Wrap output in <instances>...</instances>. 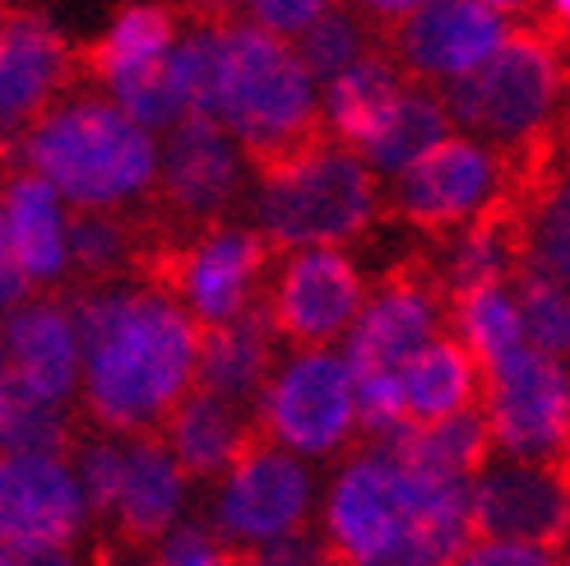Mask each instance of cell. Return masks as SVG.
<instances>
[{
	"label": "cell",
	"mask_w": 570,
	"mask_h": 566,
	"mask_svg": "<svg viewBox=\"0 0 570 566\" xmlns=\"http://www.w3.org/2000/svg\"><path fill=\"white\" fill-rule=\"evenodd\" d=\"M348 6L366 19V23H372V33H390V28H399V23H404L409 14H417L422 6H426V0H348Z\"/></svg>",
	"instance_id": "cell-36"
},
{
	"label": "cell",
	"mask_w": 570,
	"mask_h": 566,
	"mask_svg": "<svg viewBox=\"0 0 570 566\" xmlns=\"http://www.w3.org/2000/svg\"><path fill=\"white\" fill-rule=\"evenodd\" d=\"M0 566H75L70 548H0Z\"/></svg>",
	"instance_id": "cell-37"
},
{
	"label": "cell",
	"mask_w": 570,
	"mask_h": 566,
	"mask_svg": "<svg viewBox=\"0 0 570 566\" xmlns=\"http://www.w3.org/2000/svg\"><path fill=\"white\" fill-rule=\"evenodd\" d=\"M70 450V422L56 404H38L19 394L14 413L0 432V456H42V460H61Z\"/></svg>",
	"instance_id": "cell-31"
},
{
	"label": "cell",
	"mask_w": 570,
	"mask_h": 566,
	"mask_svg": "<svg viewBox=\"0 0 570 566\" xmlns=\"http://www.w3.org/2000/svg\"><path fill=\"white\" fill-rule=\"evenodd\" d=\"M510 23L492 14L482 0H426L417 14L381 38L399 70H409L417 84L432 79H464L505 42Z\"/></svg>",
	"instance_id": "cell-13"
},
{
	"label": "cell",
	"mask_w": 570,
	"mask_h": 566,
	"mask_svg": "<svg viewBox=\"0 0 570 566\" xmlns=\"http://www.w3.org/2000/svg\"><path fill=\"white\" fill-rule=\"evenodd\" d=\"M83 516L66 460L0 456V548H70Z\"/></svg>",
	"instance_id": "cell-16"
},
{
	"label": "cell",
	"mask_w": 570,
	"mask_h": 566,
	"mask_svg": "<svg viewBox=\"0 0 570 566\" xmlns=\"http://www.w3.org/2000/svg\"><path fill=\"white\" fill-rule=\"evenodd\" d=\"M561 84V28L510 23L505 42L473 75L454 79L441 107L450 126H469L492 139L488 149L510 154L557 130Z\"/></svg>",
	"instance_id": "cell-4"
},
{
	"label": "cell",
	"mask_w": 570,
	"mask_h": 566,
	"mask_svg": "<svg viewBox=\"0 0 570 566\" xmlns=\"http://www.w3.org/2000/svg\"><path fill=\"white\" fill-rule=\"evenodd\" d=\"M242 6L255 14V28H265V33L288 42L311 19H321L330 10V0H242Z\"/></svg>",
	"instance_id": "cell-33"
},
{
	"label": "cell",
	"mask_w": 570,
	"mask_h": 566,
	"mask_svg": "<svg viewBox=\"0 0 570 566\" xmlns=\"http://www.w3.org/2000/svg\"><path fill=\"white\" fill-rule=\"evenodd\" d=\"M28 173L75 209H121L158 177V145L126 111L94 94H66L19 139Z\"/></svg>",
	"instance_id": "cell-3"
},
{
	"label": "cell",
	"mask_w": 570,
	"mask_h": 566,
	"mask_svg": "<svg viewBox=\"0 0 570 566\" xmlns=\"http://www.w3.org/2000/svg\"><path fill=\"white\" fill-rule=\"evenodd\" d=\"M66 311L89 413L111 432L163 428L195 381L199 325L154 289H94Z\"/></svg>",
	"instance_id": "cell-1"
},
{
	"label": "cell",
	"mask_w": 570,
	"mask_h": 566,
	"mask_svg": "<svg viewBox=\"0 0 570 566\" xmlns=\"http://www.w3.org/2000/svg\"><path fill=\"white\" fill-rule=\"evenodd\" d=\"M515 283V316H520V330H524V344L543 358H557L566 353V339H570V321H566V289L548 279H533V274H520L510 279Z\"/></svg>",
	"instance_id": "cell-30"
},
{
	"label": "cell",
	"mask_w": 570,
	"mask_h": 566,
	"mask_svg": "<svg viewBox=\"0 0 570 566\" xmlns=\"http://www.w3.org/2000/svg\"><path fill=\"white\" fill-rule=\"evenodd\" d=\"M399 94H404V70L394 66V56L385 47H372L344 75H334L325 84L321 121L330 139H338L344 149H366L390 121Z\"/></svg>",
	"instance_id": "cell-20"
},
{
	"label": "cell",
	"mask_w": 570,
	"mask_h": 566,
	"mask_svg": "<svg viewBox=\"0 0 570 566\" xmlns=\"http://www.w3.org/2000/svg\"><path fill=\"white\" fill-rule=\"evenodd\" d=\"M445 311V297L436 289V279L426 274L422 261L399 265L381 289L372 293L353 321V339H348V377L353 381H381V377H399L422 344L436 339V321Z\"/></svg>",
	"instance_id": "cell-11"
},
{
	"label": "cell",
	"mask_w": 570,
	"mask_h": 566,
	"mask_svg": "<svg viewBox=\"0 0 570 566\" xmlns=\"http://www.w3.org/2000/svg\"><path fill=\"white\" fill-rule=\"evenodd\" d=\"M117 484H121V446H111V441L79 446L75 488H79V497H83V511L107 516L111 501H117Z\"/></svg>",
	"instance_id": "cell-32"
},
{
	"label": "cell",
	"mask_w": 570,
	"mask_h": 566,
	"mask_svg": "<svg viewBox=\"0 0 570 566\" xmlns=\"http://www.w3.org/2000/svg\"><path fill=\"white\" fill-rule=\"evenodd\" d=\"M311 506V478L297 456L278 450L265 432H255L246 450L227 469V484L218 492V529L237 544H278L302 529Z\"/></svg>",
	"instance_id": "cell-10"
},
{
	"label": "cell",
	"mask_w": 570,
	"mask_h": 566,
	"mask_svg": "<svg viewBox=\"0 0 570 566\" xmlns=\"http://www.w3.org/2000/svg\"><path fill=\"white\" fill-rule=\"evenodd\" d=\"M186 497V474L173 465L167 446L154 437H139L135 446L121 450V484H117V525L126 539L149 544L163 539V529L177 520Z\"/></svg>",
	"instance_id": "cell-21"
},
{
	"label": "cell",
	"mask_w": 570,
	"mask_h": 566,
	"mask_svg": "<svg viewBox=\"0 0 570 566\" xmlns=\"http://www.w3.org/2000/svg\"><path fill=\"white\" fill-rule=\"evenodd\" d=\"M366 38L376 42V33H372V23H366L348 0L344 6H334V10H325L321 19H311L302 33H297V61H302V70L311 75V79H334V75H344L357 56H366L372 47H366ZM381 47V42H376Z\"/></svg>",
	"instance_id": "cell-28"
},
{
	"label": "cell",
	"mask_w": 570,
	"mask_h": 566,
	"mask_svg": "<svg viewBox=\"0 0 570 566\" xmlns=\"http://www.w3.org/2000/svg\"><path fill=\"white\" fill-rule=\"evenodd\" d=\"M274 377V330L265 311H242L237 321L199 330L195 344V390L214 394V400L246 409L261 400Z\"/></svg>",
	"instance_id": "cell-18"
},
{
	"label": "cell",
	"mask_w": 570,
	"mask_h": 566,
	"mask_svg": "<svg viewBox=\"0 0 570 566\" xmlns=\"http://www.w3.org/2000/svg\"><path fill=\"white\" fill-rule=\"evenodd\" d=\"M214 121L242 139L250 167L261 177L321 149L330 130L321 121L316 79L297 61L293 42H283L255 23L223 28V75Z\"/></svg>",
	"instance_id": "cell-2"
},
{
	"label": "cell",
	"mask_w": 570,
	"mask_h": 566,
	"mask_svg": "<svg viewBox=\"0 0 570 566\" xmlns=\"http://www.w3.org/2000/svg\"><path fill=\"white\" fill-rule=\"evenodd\" d=\"M454 321H460V334H464L460 344L478 362V372H488V367L524 349V330H520L510 289H478L454 297Z\"/></svg>",
	"instance_id": "cell-27"
},
{
	"label": "cell",
	"mask_w": 570,
	"mask_h": 566,
	"mask_svg": "<svg viewBox=\"0 0 570 566\" xmlns=\"http://www.w3.org/2000/svg\"><path fill=\"white\" fill-rule=\"evenodd\" d=\"M450 566H561L552 548L533 544H501V539H473L454 553Z\"/></svg>",
	"instance_id": "cell-34"
},
{
	"label": "cell",
	"mask_w": 570,
	"mask_h": 566,
	"mask_svg": "<svg viewBox=\"0 0 570 566\" xmlns=\"http://www.w3.org/2000/svg\"><path fill=\"white\" fill-rule=\"evenodd\" d=\"M445 135H454V126H450L445 107H441V94H432L426 84H404L390 121L381 126V135L357 158L372 167V173L399 177L409 163H417L432 145H441Z\"/></svg>",
	"instance_id": "cell-25"
},
{
	"label": "cell",
	"mask_w": 570,
	"mask_h": 566,
	"mask_svg": "<svg viewBox=\"0 0 570 566\" xmlns=\"http://www.w3.org/2000/svg\"><path fill=\"white\" fill-rule=\"evenodd\" d=\"M163 432H167V456H173V465L181 474H199V478L233 469V460L255 437L242 409L223 404L195 386L177 400V409L163 418Z\"/></svg>",
	"instance_id": "cell-22"
},
{
	"label": "cell",
	"mask_w": 570,
	"mask_h": 566,
	"mask_svg": "<svg viewBox=\"0 0 570 566\" xmlns=\"http://www.w3.org/2000/svg\"><path fill=\"white\" fill-rule=\"evenodd\" d=\"M75 79V51L56 28L23 10L0 6V154L14 149V135H23L51 103H61Z\"/></svg>",
	"instance_id": "cell-12"
},
{
	"label": "cell",
	"mask_w": 570,
	"mask_h": 566,
	"mask_svg": "<svg viewBox=\"0 0 570 566\" xmlns=\"http://www.w3.org/2000/svg\"><path fill=\"white\" fill-rule=\"evenodd\" d=\"M158 205L167 228H218L242 195V154L218 121L181 117L158 158Z\"/></svg>",
	"instance_id": "cell-9"
},
{
	"label": "cell",
	"mask_w": 570,
	"mask_h": 566,
	"mask_svg": "<svg viewBox=\"0 0 570 566\" xmlns=\"http://www.w3.org/2000/svg\"><path fill=\"white\" fill-rule=\"evenodd\" d=\"M376 173L334 139L261 177V233L274 242V251L348 242L376 218Z\"/></svg>",
	"instance_id": "cell-5"
},
{
	"label": "cell",
	"mask_w": 570,
	"mask_h": 566,
	"mask_svg": "<svg viewBox=\"0 0 570 566\" xmlns=\"http://www.w3.org/2000/svg\"><path fill=\"white\" fill-rule=\"evenodd\" d=\"M14 400H19V390H14V381L6 377V367H0V432H6V422H10V413H14Z\"/></svg>",
	"instance_id": "cell-39"
},
{
	"label": "cell",
	"mask_w": 570,
	"mask_h": 566,
	"mask_svg": "<svg viewBox=\"0 0 570 566\" xmlns=\"http://www.w3.org/2000/svg\"><path fill=\"white\" fill-rule=\"evenodd\" d=\"M0 367L19 394L61 409L79 381V339L61 302L19 306L0 321Z\"/></svg>",
	"instance_id": "cell-17"
},
{
	"label": "cell",
	"mask_w": 570,
	"mask_h": 566,
	"mask_svg": "<svg viewBox=\"0 0 570 566\" xmlns=\"http://www.w3.org/2000/svg\"><path fill=\"white\" fill-rule=\"evenodd\" d=\"M501 195H505L501 158L488 145H478V139L445 135L441 145H432L394 177L390 214L432 237H445L460 233L478 214H488Z\"/></svg>",
	"instance_id": "cell-6"
},
{
	"label": "cell",
	"mask_w": 570,
	"mask_h": 566,
	"mask_svg": "<svg viewBox=\"0 0 570 566\" xmlns=\"http://www.w3.org/2000/svg\"><path fill=\"white\" fill-rule=\"evenodd\" d=\"M469 534L552 548L566 534V484L557 465H488L469 484Z\"/></svg>",
	"instance_id": "cell-15"
},
{
	"label": "cell",
	"mask_w": 570,
	"mask_h": 566,
	"mask_svg": "<svg viewBox=\"0 0 570 566\" xmlns=\"http://www.w3.org/2000/svg\"><path fill=\"white\" fill-rule=\"evenodd\" d=\"M181 19H186L181 6H158V0L126 6L117 14V23H111L94 47H83L75 56V66H83V70H89V79H98V84H111L126 70L163 61V56L173 51L177 33H181Z\"/></svg>",
	"instance_id": "cell-24"
},
{
	"label": "cell",
	"mask_w": 570,
	"mask_h": 566,
	"mask_svg": "<svg viewBox=\"0 0 570 566\" xmlns=\"http://www.w3.org/2000/svg\"><path fill=\"white\" fill-rule=\"evenodd\" d=\"M149 566H237V557L218 548L205 529H177L173 539H167Z\"/></svg>",
	"instance_id": "cell-35"
},
{
	"label": "cell",
	"mask_w": 570,
	"mask_h": 566,
	"mask_svg": "<svg viewBox=\"0 0 570 566\" xmlns=\"http://www.w3.org/2000/svg\"><path fill=\"white\" fill-rule=\"evenodd\" d=\"M482 6H488L492 14H515V19L524 14L529 23H543V19H533V10H538V0H482ZM548 28H552V23H548Z\"/></svg>",
	"instance_id": "cell-38"
},
{
	"label": "cell",
	"mask_w": 570,
	"mask_h": 566,
	"mask_svg": "<svg viewBox=\"0 0 570 566\" xmlns=\"http://www.w3.org/2000/svg\"><path fill=\"white\" fill-rule=\"evenodd\" d=\"M0 209H6L10 256L28 274V283H56L70 270L61 195H56L42 177L14 173L6 182V201H0Z\"/></svg>",
	"instance_id": "cell-23"
},
{
	"label": "cell",
	"mask_w": 570,
	"mask_h": 566,
	"mask_svg": "<svg viewBox=\"0 0 570 566\" xmlns=\"http://www.w3.org/2000/svg\"><path fill=\"white\" fill-rule=\"evenodd\" d=\"M111 89V107L126 111V117L139 126V130H158L167 126L173 130L181 117H186V98L177 89V79H173V66H167V56L163 61H149V66H139V70H126L107 84Z\"/></svg>",
	"instance_id": "cell-29"
},
{
	"label": "cell",
	"mask_w": 570,
	"mask_h": 566,
	"mask_svg": "<svg viewBox=\"0 0 570 566\" xmlns=\"http://www.w3.org/2000/svg\"><path fill=\"white\" fill-rule=\"evenodd\" d=\"M492 446L520 465H557L566 450V372L529 344L482 372Z\"/></svg>",
	"instance_id": "cell-7"
},
{
	"label": "cell",
	"mask_w": 570,
	"mask_h": 566,
	"mask_svg": "<svg viewBox=\"0 0 570 566\" xmlns=\"http://www.w3.org/2000/svg\"><path fill=\"white\" fill-rule=\"evenodd\" d=\"M149 233H154V223L145 228V223L121 214V209H75L66 256H75V265L89 279H111L126 265L135 270Z\"/></svg>",
	"instance_id": "cell-26"
},
{
	"label": "cell",
	"mask_w": 570,
	"mask_h": 566,
	"mask_svg": "<svg viewBox=\"0 0 570 566\" xmlns=\"http://www.w3.org/2000/svg\"><path fill=\"white\" fill-rule=\"evenodd\" d=\"M399 409L409 428H432L482 400V372L460 339H432L399 367Z\"/></svg>",
	"instance_id": "cell-19"
},
{
	"label": "cell",
	"mask_w": 570,
	"mask_h": 566,
	"mask_svg": "<svg viewBox=\"0 0 570 566\" xmlns=\"http://www.w3.org/2000/svg\"><path fill=\"white\" fill-rule=\"evenodd\" d=\"M357 422L353 377L344 358L325 349L297 353L261 394V432L302 456H330Z\"/></svg>",
	"instance_id": "cell-8"
},
{
	"label": "cell",
	"mask_w": 570,
	"mask_h": 566,
	"mask_svg": "<svg viewBox=\"0 0 570 566\" xmlns=\"http://www.w3.org/2000/svg\"><path fill=\"white\" fill-rule=\"evenodd\" d=\"M362 311V274L338 246H302L288 256L274 297H269V330L293 344L321 349L334 334H344Z\"/></svg>",
	"instance_id": "cell-14"
}]
</instances>
